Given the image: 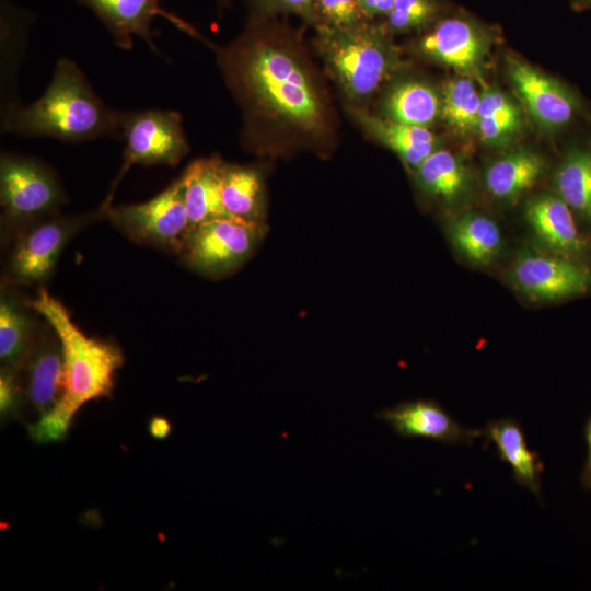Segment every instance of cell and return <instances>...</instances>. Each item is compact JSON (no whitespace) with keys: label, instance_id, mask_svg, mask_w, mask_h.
<instances>
[{"label":"cell","instance_id":"6da1fadb","mask_svg":"<svg viewBox=\"0 0 591 591\" xmlns=\"http://www.w3.org/2000/svg\"><path fill=\"white\" fill-rule=\"evenodd\" d=\"M266 21L253 20L237 39L219 51L225 81L248 125L268 119L303 135H321L328 113L320 86L303 59Z\"/></svg>","mask_w":591,"mask_h":591},{"label":"cell","instance_id":"ffe728a7","mask_svg":"<svg viewBox=\"0 0 591 591\" xmlns=\"http://www.w3.org/2000/svg\"><path fill=\"white\" fill-rule=\"evenodd\" d=\"M483 436L496 445L500 459L510 465L515 482L541 498L543 463L529 449L520 425L510 418L490 421L484 428Z\"/></svg>","mask_w":591,"mask_h":591},{"label":"cell","instance_id":"ac0fdd59","mask_svg":"<svg viewBox=\"0 0 591 591\" xmlns=\"http://www.w3.org/2000/svg\"><path fill=\"white\" fill-rule=\"evenodd\" d=\"M351 113L370 136L393 151L409 169L416 170L438 149V138L429 128L379 117L360 108H352Z\"/></svg>","mask_w":591,"mask_h":591},{"label":"cell","instance_id":"3957f363","mask_svg":"<svg viewBox=\"0 0 591 591\" xmlns=\"http://www.w3.org/2000/svg\"><path fill=\"white\" fill-rule=\"evenodd\" d=\"M31 305L54 329L65 358L67 385L63 396L28 428L36 442L48 443L66 436L83 404L111 393L124 356L116 345L89 337L74 323L67 308L47 290L40 289Z\"/></svg>","mask_w":591,"mask_h":591},{"label":"cell","instance_id":"d6a6232c","mask_svg":"<svg viewBox=\"0 0 591 591\" xmlns=\"http://www.w3.org/2000/svg\"><path fill=\"white\" fill-rule=\"evenodd\" d=\"M517 112H520L517 105L502 92L491 89L480 92L479 118Z\"/></svg>","mask_w":591,"mask_h":591},{"label":"cell","instance_id":"836d02e7","mask_svg":"<svg viewBox=\"0 0 591 591\" xmlns=\"http://www.w3.org/2000/svg\"><path fill=\"white\" fill-rule=\"evenodd\" d=\"M397 0H359L367 19L386 16Z\"/></svg>","mask_w":591,"mask_h":591},{"label":"cell","instance_id":"f546056e","mask_svg":"<svg viewBox=\"0 0 591 591\" xmlns=\"http://www.w3.org/2000/svg\"><path fill=\"white\" fill-rule=\"evenodd\" d=\"M253 13V20L267 19L279 13L300 15L306 22L315 23L314 0H246Z\"/></svg>","mask_w":591,"mask_h":591},{"label":"cell","instance_id":"30bf717a","mask_svg":"<svg viewBox=\"0 0 591 591\" xmlns=\"http://www.w3.org/2000/svg\"><path fill=\"white\" fill-rule=\"evenodd\" d=\"M89 8L104 24L111 34L114 44L123 49L130 50L134 46V37L143 40L155 54L161 55L155 43L153 21L162 16L197 39L199 33L185 20L169 12L161 7L160 0H76Z\"/></svg>","mask_w":591,"mask_h":591},{"label":"cell","instance_id":"7a4b0ae2","mask_svg":"<svg viewBox=\"0 0 591 591\" xmlns=\"http://www.w3.org/2000/svg\"><path fill=\"white\" fill-rule=\"evenodd\" d=\"M120 111L108 107L71 59L60 58L49 84L31 104L1 109V132L63 142L120 139Z\"/></svg>","mask_w":591,"mask_h":591},{"label":"cell","instance_id":"e575fe53","mask_svg":"<svg viewBox=\"0 0 591 591\" xmlns=\"http://www.w3.org/2000/svg\"><path fill=\"white\" fill-rule=\"evenodd\" d=\"M586 439L588 444V457L581 474V482L587 489H591V417L586 425Z\"/></svg>","mask_w":591,"mask_h":591},{"label":"cell","instance_id":"8992f818","mask_svg":"<svg viewBox=\"0 0 591 591\" xmlns=\"http://www.w3.org/2000/svg\"><path fill=\"white\" fill-rule=\"evenodd\" d=\"M120 139L125 141L123 163L103 208L112 205L116 187L132 165L176 166L189 152L178 112L169 109L120 111Z\"/></svg>","mask_w":591,"mask_h":591},{"label":"cell","instance_id":"f1b7e54d","mask_svg":"<svg viewBox=\"0 0 591 591\" xmlns=\"http://www.w3.org/2000/svg\"><path fill=\"white\" fill-rule=\"evenodd\" d=\"M315 25L350 28L366 23L359 0H314Z\"/></svg>","mask_w":591,"mask_h":591},{"label":"cell","instance_id":"d6986e66","mask_svg":"<svg viewBox=\"0 0 591 591\" xmlns=\"http://www.w3.org/2000/svg\"><path fill=\"white\" fill-rule=\"evenodd\" d=\"M37 312L23 302L8 286L1 288L0 297V359L2 366L19 368L34 341L38 321Z\"/></svg>","mask_w":591,"mask_h":591},{"label":"cell","instance_id":"9a60e30c","mask_svg":"<svg viewBox=\"0 0 591 591\" xmlns=\"http://www.w3.org/2000/svg\"><path fill=\"white\" fill-rule=\"evenodd\" d=\"M24 363L27 397L42 415L61 399L67 385L62 349L46 321L45 325H39Z\"/></svg>","mask_w":591,"mask_h":591},{"label":"cell","instance_id":"74e56055","mask_svg":"<svg viewBox=\"0 0 591 591\" xmlns=\"http://www.w3.org/2000/svg\"><path fill=\"white\" fill-rule=\"evenodd\" d=\"M219 7L224 8L228 5V0H216Z\"/></svg>","mask_w":591,"mask_h":591},{"label":"cell","instance_id":"277c9868","mask_svg":"<svg viewBox=\"0 0 591 591\" xmlns=\"http://www.w3.org/2000/svg\"><path fill=\"white\" fill-rule=\"evenodd\" d=\"M386 33L368 22L350 28L316 25V47L348 100L370 97L402 66L401 55Z\"/></svg>","mask_w":591,"mask_h":591},{"label":"cell","instance_id":"7402d4cb","mask_svg":"<svg viewBox=\"0 0 591 591\" xmlns=\"http://www.w3.org/2000/svg\"><path fill=\"white\" fill-rule=\"evenodd\" d=\"M222 202L229 216L252 223H264V183L258 170L225 164L222 171Z\"/></svg>","mask_w":591,"mask_h":591},{"label":"cell","instance_id":"44dd1931","mask_svg":"<svg viewBox=\"0 0 591 591\" xmlns=\"http://www.w3.org/2000/svg\"><path fill=\"white\" fill-rule=\"evenodd\" d=\"M545 162L529 150H517L494 161L485 172L488 193L500 200H514L543 174Z\"/></svg>","mask_w":591,"mask_h":591},{"label":"cell","instance_id":"83f0119b","mask_svg":"<svg viewBox=\"0 0 591 591\" xmlns=\"http://www.w3.org/2000/svg\"><path fill=\"white\" fill-rule=\"evenodd\" d=\"M439 13L437 0H397L386 15L387 32L404 33L426 27Z\"/></svg>","mask_w":591,"mask_h":591},{"label":"cell","instance_id":"52a82bcc","mask_svg":"<svg viewBox=\"0 0 591 591\" xmlns=\"http://www.w3.org/2000/svg\"><path fill=\"white\" fill-rule=\"evenodd\" d=\"M102 217H105V210L100 206L82 215L65 216L58 211L21 227L15 231L8 258L9 279L19 285L42 283L49 279L70 239Z\"/></svg>","mask_w":591,"mask_h":591},{"label":"cell","instance_id":"d590c367","mask_svg":"<svg viewBox=\"0 0 591 591\" xmlns=\"http://www.w3.org/2000/svg\"><path fill=\"white\" fill-rule=\"evenodd\" d=\"M149 431L153 438H166L171 431V424L162 417H153L149 424Z\"/></svg>","mask_w":591,"mask_h":591},{"label":"cell","instance_id":"cb8c5ba5","mask_svg":"<svg viewBox=\"0 0 591 591\" xmlns=\"http://www.w3.org/2000/svg\"><path fill=\"white\" fill-rule=\"evenodd\" d=\"M455 248L476 265H488L500 252L502 236L498 224L479 212H465L449 223Z\"/></svg>","mask_w":591,"mask_h":591},{"label":"cell","instance_id":"8d00e7d4","mask_svg":"<svg viewBox=\"0 0 591 591\" xmlns=\"http://www.w3.org/2000/svg\"><path fill=\"white\" fill-rule=\"evenodd\" d=\"M576 9L591 8V0H571Z\"/></svg>","mask_w":591,"mask_h":591},{"label":"cell","instance_id":"8fae6325","mask_svg":"<svg viewBox=\"0 0 591 591\" xmlns=\"http://www.w3.org/2000/svg\"><path fill=\"white\" fill-rule=\"evenodd\" d=\"M507 71L514 91L538 125L557 130L573 119L577 99L560 82L517 57L508 58Z\"/></svg>","mask_w":591,"mask_h":591},{"label":"cell","instance_id":"1f68e13d","mask_svg":"<svg viewBox=\"0 0 591 591\" xmlns=\"http://www.w3.org/2000/svg\"><path fill=\"white\" fill-rule=\"evenodd\" d=\"M18 368L2 366L0 374V410L7 415L15 410L20 399Z\"/></svg>","mask_w":591,"mask_h":591},{"label":"cell","instance_id":"603a6c76","mask_svg":"<svg viewBox=\"0 0 591 591\" xmlns=\"http://www.w3.org/2000/svg\"><path fill=\"white\" fill-rule=\"evenodd\" d=\"M383 112L393 120L429 128L441 116V95L425 82L403 81L386 94Z\"/></svg>","mask_w":591,"mask_h":591},{"label":"cell","instance_id":"484cf974","mask_svg":"<svg viewBox=\"0 0 591 591\" xmlns=\"http://www.w3.org/2000/svg\"><path fill=\"white\" fill-rule=\"evenodd\" d=\"M555 187L573 212L591 221V150L568 152L556 171Z\"/></svg>","mask_w":591,"mask_h":591},{"label":"cell","instance_id":"5bb4252c","mask_svg":"<svg viewBox=\"0 0 591 591\" xmlns=\"http://www.w3.org/2000/svg\"><path fill=\"white\" fill-rule=\"evenodd\" d=\"M378 418L403 438L470 445L476 438L483 436V430L463 427L437 402L429 399L399 403L379 412Z\"/></svg>","mask_w":591,"mask_h":591},{"label":"cell","instance_id":"7c38bea8","mask_svg":"<svg viewBox=\"0 0 591 591\" xmlns=\"http://www.w3.org/2000/svg\"><path fill=\"white\" fill-rule=\"evenodd\" d=\"M518 289L535 300H558L587 291L590 276L586 268L563 255L523 253L511 268Z\"/></svg>","mask_w":591,"mask_h":591},{"label":"cell","instance_id":"2e32d148","mask_svg":"<svg viewBox=\"0 0 591 591\" xmlns=\"http://www.w3.org/2000/svg\"><path fill=\"white\" fill-rule=\"evenodd\" d=\"M525 217L535 236L557 254L568 257L584 250L573 211L558 195L534 198L526 206Z\"/></svg>","mask_w":591,"mask_h":591},{"label":"cell","instance_id":"4dcf8cb0","mask_svg":"<svg viewBox=\"0 0 591 591\" xmlns=\"http://www.w3.org/2000/svg\"><path fill=\"white\" fill-rule=\"evenodd\" d=\"M520 124V112L485 116L478 119L476 131L485 143L500 144L519 129Z\"/></svg>","mask_w":591,"mask_h":591},{"label":"cell","instance_id":"9c48e42d","mask_svg":"<svg viewBox=\"0 0 591 591\" xmlns=\"http://www.w3.org/2000/svg\"><path fill=\"white\" fill-rule=\"evenodd\" d=\"M265 233V223L233 217L213 219L190 229L179 256L192 269L221 277L239 268Z\"/></svg>","mask_w":591,"mask_h":591},{"label":"cell","instance_id":"ba28073f","mask_svg":"<svg viewBox=\"0 0 591 591\" xmlns=\"http://www.w3.org/2000/svg\"><path fill=\"white\" fill-rule=\"evenodd\" d=\"M105 217L131 241L178 255L192 229L179 177L147 201L111 205Z\"/></svg>","mask_w":591,"mask_h":591},{"label":"cell","instance_id":"5b68a950","mask_svg":"<svg viewBox=\"0 0 591 591\" xmlns=\"http://www.w3.org/2000/svg\"><path fill=\"white\" fill-rule=\"evenodd\" d=\"M66 202V192L49 165L30 155L1 153L0 204L5 229L16 231L58 212Z\"/></svg>","mask_w":591,"mask_h":591},{"label":"cell","instance_id":"4fadbf2b","mask_svg":"<svg viewBox=\"0 0 591 591\" xmlns=\"http://www.w3.org/2000/svg\"><path fill=\"white\" fill-rule=\"evenodd\" d=\"M489 36L476 22L463 16L440 20L419 43L430 59L464 74L477 73L487 56Z\"/></svg>","mask_w":591,"mask_h":591},{"label":"cell","instance_id":"d4e9b609","mask_svg":"<svg viewBox=\"0 0 591 591\" xmlns=\"http://www.w3.org/2000/svg\"><path fill=\"white\" fill-rule=\"evenodd\" d=\"M415 173L420 189L433 198L454 201L468 189V170L464 162L449 150H434Z\"/></svg>","mask_w":591,"mask_h":591},{"label":"cell","instance_id":"e0dca14e","mask_svg":"<svg viewBox=\"0 0 591 591\" xmlns=\"http://www.w3.org/2000/svg\"><path fill=\"white\" fill-rule=\"evenodd\" d=\"M223 165L224 162L218 157L200 158L189 163L179 176L192 228L231 217L222 202Z\"/></svg>","mask_w":591,"mask_h":591},{"label":"cell","instance_id":"4316f807","mask_svg":"<svg viewBox=\"0 0 591 591\" xmlns=\"http://www.w3.org/2000/svg\"><path fill=\"white\" fill-rule=\"evenodd\" d=\"M480 92L468 77L447 82L441 94V118L455 132L476 131L479 119Z\"/></svg>","mask_w":591,"mask_h":591}]
</instances>
